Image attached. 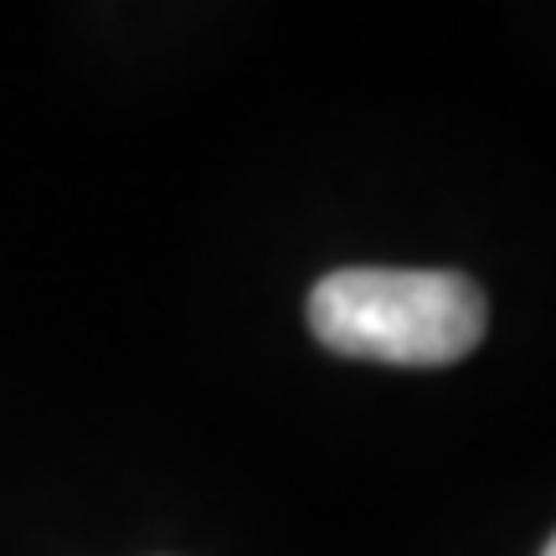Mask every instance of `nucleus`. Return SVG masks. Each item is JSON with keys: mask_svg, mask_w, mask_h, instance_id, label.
<instances>
[{"mask_svg": "<svg viewBox=\"0 0 556 556\" xmlns=\"http://www.w3.org/2000/svg\"><path fill=\"white\" fill-rule=\"evenodd\" d=\"M484 294L443 268H340L309 289L319 345L381 366H454L484 340Z\"/></svg>", "mask_w": 556, "mask_h": 556, "instance_id": "1", "label": "nucleus"}, {"mask_svg": "<svg viewBox=\"0 0 556 556\" xmlns=\"http://www.w3.org/2000/svg\"><path fill=\"white\" fill-rule=\"evenodd\" d=\"M541 556H556V536H552V541H546V552H541Z\"/></svg>", "mask_w": 556, "mask_h": 556, "instance_id": "2", "label": "nucleus"}]
</instances>
